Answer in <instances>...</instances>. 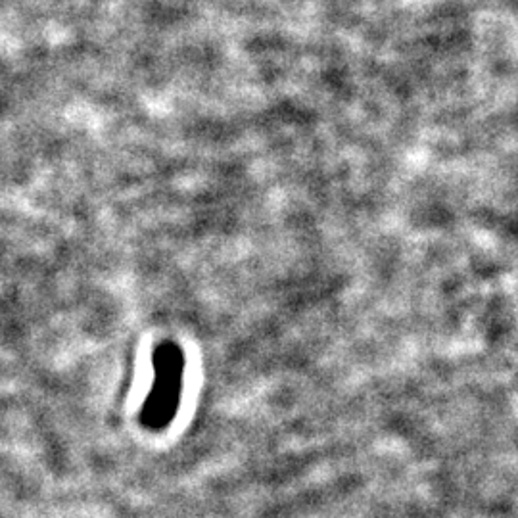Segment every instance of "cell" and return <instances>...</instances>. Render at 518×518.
<instances>
[{
    "label": "cell",
    "mask_w": 518,
    "mask_h": 518,
    "mask_svg": "<svg viewBox=\"0 0 518 518\" xmlns=\"http://www.w3.org/2000/svg\"><path fill=\"white\" fill-rule=\"evenodd\" d=\"M181 378L183 373L179 371V367H175L171 373L160 371L156 388L152 392V396L144 405V424L148 428H162L169 423L175 415L177 403H179V390H181Z\"/></svg>",
    "instance_id": "cell-1"
}]
</instances>
